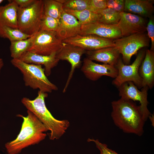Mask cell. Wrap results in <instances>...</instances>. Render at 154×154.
I'll use <instances>...</instances> for the list:
<instances>
[{"label": "cell", "instance_id": "1", "mask_svg": "<svg viewBox=\"0 0 154 154\" xmlns=\"http://www.w3.org/2000/svg\"><path fill=\"white\" fill-rule=\"evenodd\" d=\"M111 116L114 124L124 132L141 136L145 123L140 106L135 102L121 98L111 102Z\"/></svg>", "mask_w": 154, "mask_h": 154}, {"label": "cell", "instance_id": "24", "mask_svg": "<svg viewBox=\"0 0 154 154\" xmlns=\"http://www.w3.org/2000/svg\"><path fill=\"white\" fill-rule=\"evenodd\" d=\"M32 36L25 34L17 29L0 26V37L8 39L10 42L27 39Z\"/></svg>", "mask_w": 154, "mask_h": 154}, {"label": "cell", "instance_id": "33", "mask_svg": "<svg viewBox=\"0 0 154 154\" xmlns=\"http://www.w3.org/2000/svg\"><path fill=\"white\" fill-rule=\"evenodd\" d=\"M151 121V125H152L154 126V114H151L149 117H148Z\"/></svg>", "mask_w": 154, "mask_h": 154}, {"label": "cell", "instance_id": "20", "mask_svg": "<svg viewBox=\"0 0 154 154\" xmlns=\"http://www.w3.org/2000/svg\"><path fill=\"white\" fill-rule=\"evenodd\" d=\"M9 3L0 6V26H6L18 29L17 5L13 0Z\"/></svg>", "mask_w": 154, "mask_h": 154}, {"label": "cell", "instance_id": "25", "mask_svg": "<svg viewBox=\"0 0 154 154\" xmlns=\"http://www.w3.org/2000/svg\"><path fill=\"white\" fill-rule=\"evenodd\" d=\"M120 13L107 7L98 13L97 21L110 25H117L120 19Z\"/></svg>", "mask_w": 154, "mask_h": 154}, {"label": "cell", "instance_id": "11", "mask_svg": "<svg viewBox=\"0 0 154 154\" xmlns=\"http://www.w3.org/2000/svg\"><path fill=\"white\" fill-rule=\"evenodd\" d=\"M120 19L117 25L122 37L145 33L147 22L144 18L138 15L123 12L120 13Z\"/></svg>", "mask_w": 154, "mask_h": 154}, {"label": "cell", "instance_id": "17", "mask_svg": "<svg viewBox=\"0 0 154 154\" xmlns=\"http://www.w3.org/2000/svg\"><path fill=\"white\" fill-rule=\"evenodd\" d=\"M139 72L142 79L143 87L152 88L154 84V51L150 49L146 50Z\"/></svg>", "mask_w": 154, "mask_h": 154}, {"label": "cell", "instance_id": "27", "mask_svg": "<svg viewBox=\"0 0 154 154\" xmlns=\"http://www.w3.org/2000/svg\"><path fill=\"white\" fill-rule=\"evenodd\" d=\"M59 25L58 21L43 15L41 21L39 30L56 32L58 29Z\"/></svg>", "mask_w": 154, "mask_h": 154}, {"label": "cell", "instance_id": "3", "mask_svg": "<svg viewBox=\"0 0 154 154\" xmlns=\"http://www.w3.org/2000/svg\"><path fill=\"white\" fill-rule=\"evenodd\" d=\"M47 93L39 90L38 95L33 100L23 97L21 102L27 109L34 114L50 131L48 133L51 140L59 139L66 132L70 126V122L67 120H58L54 118L47 108L45 102L48 97Z\"/></svg>", "mask_w": 154, "mask_h": 154}, {"label": "cell", "instance_id": "6", "mask_svg": "<svg viewBox=\"0 0 154 154\" xmlns=\"http://www.w3.org/2000/svg\"><path fill=\"white\" fill-rule=\"evenodd\" d=\"M144 50L138 52L133 62L130 65H125L120 58L115 67L118 70V74L112 81V84L117 88L123 83L127 82H133L138 88L143 87L142 79L139 75L140 66L145 54Z\"/></svg>", "mask_w": 154, "mask_h": 154}, {"label": "cell", "instance_id": "13", "mask_svg": "<svg viewBox=\"0 0 154 154\" xmlns=\"http://www.w3.org/2000/svg\"><path fill=\"white\" fill-rule=\"evenodd\" d=\"M81 70L86 78L94 81L98 80L103 76L115 78L118 72L114 66L96 63L87 58L84 59Z\"/></svg>", "mask_w": 154, "mask_h": 154}, {"label": "cell", "instance_id": "34", "mask_svg": "<svg viewBox=\"0 0 154 154\" xmlns=\"http://www.w3.org/2000/svg\"><path fill=\"white\" fill-rule=\"evenodd\" d=\"M4 66V62L2 58L0 57V74H1V70Z\"/></svg>", "mask_w": 154, "mask_h": 154}, {"label": "cell", "instance_id": "2", "mask_svg": "<svg viewBox=\"0 0 154 154\" xmlns=\"http://www.w3.org/2000/svg\"><path fill=\"white\" fill-rule=\"evenodd\" d=\"M27 113L26 116L17 115L22 118L23 121L16 138L5 144L8 154H18L23 149L38 144L46 136L44 132L48 130L44 125L32 112L27 110Z\"/></svg>", "mask_w": 154, "mask_h": 154}, {"label": "cell", "instance_id": "5", "mask_svg": "<svg viewBox=\"0 0 154 154\" xmlns=\"http://www.w3.org/2000/svg\"><path fill=\"white\" fill-rule=\"evenodd\" d=\"M43 1L35 0L29 6L19 7L17 19L18 29L25 34L32 36L40 30L41 21L44 15Z\"/></svg>", "mask_w": 154, "mask_h": 154}, {"label": "cell", "instance_id": "8", "mask_svg": "<svg viewBox=\"0 0 154 154\" xmlns=\"http://www.w3.org/2000/svg\"><path fill=\"white\" fill-rule=\"evenodd\" d=\"M64 43L57 36L56 32L39 30L35 34L27 51L43 55L57 53Z\"/></svg>", "mask_w": 154, "mask_h": 154}, {"label": "cell", "instance_id": "4", "mask_svg": "<svg viewBox=\"0 0 154 154\" xmlns=\"http://www.w3.org/2000/svg\"><path fill=\"white\" fill-rule=\"evenodd\" d=\"M11 62L23 74L26 86L47 93L58 90L57 86L47 78L41 65L28 64L19 59H12Z\"/></svg>", "mask_w": 154, "mask_h": 154}, {"label": "cell", "instance_id": "31", "mask_svg": "<svg viewBox=\"0 0 154 154\" xmlns=\"http://www.w3.org/2000/svg\"><path fill=\"white\" fill-rule=\"evenodd\" d=\"M146 26L147 35L151 41L150 50L154 51V19L153 16L150 17Z\"/></svg>", "mask_w": 154, "mask_h": 154}, {"label": "cell", "instance_id": "7", "mask_svg": "<svg viewBox=\"0 0 154 154\" xmlns=\"http://www.w3.org/2000/svg\"><path fill=\"white\" fill-rule=\"evenodd\" d=\"M150 39L145 33H137L114 40L115 46L122 56L124 64L129 65L131 57L143 48L148 46Z\"/></svg>", "mask_w": 154, "mask_h": 154}, {"label": "cell", "instance_id": "15", "mask_svg": "<svg viewBox=\"0 0 154 154\" xmlns=\"http://www.w3.org/2000/svg\"><path fill=\"white\" fill-rule=\"evenodd\" d=\"M81 26L76 18L64 11L59 20L57 36L62 41L75 36L79 34Z\"/></svg>", "mask_w": 154, "mask_h": 154}, {"label": "cell", "instance_id": "26", "mask_svg": "<svg viewBox=\"0 0 154 154\" xmlns=\"http://www.w3.org/2000/svg\"><path fill=\"white\" fill-rule=\"evenodd\" d=\"M63 4V9L75 11L89 10L90 0H58Z\"/></svg>", "mask_w": 154, "mask_h": 154}, {"label": "cell", "instance_id": "14", "mask_svg": "<svg viewBox=\"0 0 154 154\" xmlns=\"http://www.w3.org/2000/svg\"><path fill=\"white\" fill-rule=\"evenodd\" d=\"M78 35H93L113 40L122 37L117 25L107 24L98 21L82 25Z\"/></svg>", "mask_w": 154, "mask_h": 154}, {"label": "cell", "instance_id": "29", "mask_svg": "<svg viewBox=\"0 0 154 154\" xmlns=\"http://www.w3.org/2000/svg\"><path fill=\"white\" fill-rule=\"evenodd\" d=\"M107 7L106 0H90L89 10L97 14Z\"/></svg>", "mask_w": 154, "mask_h": 154}, {"label": "cell", "instance_id": "9", "mask_svg": "<svg viewBox=\"0 0 154 154\" xmlns=\"http://www.w3.org/2000/svg\"><path fill=\"white\" fill-rule=\"evenodd\" d=\"M118 88L119 95L121 98L140 102L141 111L144 120L146 121L151 114L147 108L149 103L147 100L148 88L143 87L140 91L133 82H127L123 83Z\"/></svg>", "mask_w": 154, "mask_h": 154}, {"label": "cell", "instance_id": "35", "mask_svg": "<svg viewBox=\"0 0 154 154\" xmlns=\"http://www.w3.org/2000/svg\"><path fill=\"white\" fill-rule=\"evenodd\" d=\"M4 0H0V4Z\"/></svg>", "mask_w": 154, "mask_h": 154}, {"label": "cell", "instance_id": "28", "mask_svg": "<svg viewBox=\"0 0 154 154\" xmlns=\"http://www.w3.org/2000/svg\"><path fill=\"white\" fill-rule=\"evenodd\" d=\"M125 0H106L107 7L120 13L124 11Z\"/></svg>", "mask_w": 154, "mask_h": 154}, {"label": "cell", "instance_id": "19", "mask_svg": "<svg viewBox=\"0 0 154 154\" xmlns=\"http://www.w3.org/2000/svg\"><path fill=\"white\" fill-rule=\"evenodd\" d=\"M154 3L153 0H125L124 11L149 18L153 16Z\"/></svg>", "mask_w": 154, "mask_h": 154}, {"label": "cell", "instance_id": "10", "mask_svg": "<svg viewBox=\"0 0 154 154\" xmlns=\"http://www.w3.org/2000/svg\"><path fill=\"white\" fill-rule=\"evenodd\" d=\"M62 41L64 43L80 47L87 51L115 46L114 40L93 35H82L78 34Z\"/></svg>", "mask_w": 154, "mask_h": 154}, {"label": "cell", "instance_id": "32", "mask_svg": "<svg viewBox=\"0 0 154 154\" xmlns=\"http://www.w3.org/2000/svg\"><path fill=\"white\" fill-rule=\"evenodd\" d=\"M20 8L27 7L32 4L35 0H13Z\"/></svg>", "mask_w": 154, "mask_h": 154}, {"label": "cell", "instance_id": "23", "mask_svg": "<svg viewBox=\"0 0 154 154\" xmlns=\"http://www.w3.org/2000/svg\"><path fill=\"white\" fill-rule=\"evenodd\" d=\"M66 13L70 14L76 18L82 25L97 21V14L88 9L81 11H75L68 9H64Z\"/></svg>", "mask_w": 154, "mask_h": 154}, {"label": "cell", "instance_id": "21", "mask_svg": "<svg viewBox=\"0 0 154 154\" xmlns=\"http://www.w3.org/2000/svg\"><path fill=\"white\" fill-rule=\"evenodd\" d=\"M35 34L27 39L11 42L10 50L12 59H19L28 51L31 46Z\"/></svg>", "mask_w": 154, "mask_h": 154}, {"label": "cell", "instance_id": "16", "mask_svg": "<svg viewBox=\"0 0 154 154\" xmlns=\"http://www.w3.org/2000/svg\"><path fill=\"white\" fill-rule=\"evenodd\" d=\"M56 54L54 53L46 56L27 51L19 59L28 64L43 65L45 74L48 76L51 74L52 69L57 65L60 60L57 58Z\"/></svg>", "mask_w": 154, "mask_h": 154}, {"label": "cell", "instance_id": "22", "mask_svg": "<svg viewBox=\"0 0 154 154\" xmlns=\"http://www.w3.org/2000/svg\"><path fill=\"white\" fill-rule=\"evenodd\" d=\"M43 1L44 15L52 17L59 21L64 12L63 4L58 0H44Z\"/></svg>", "mask_w": 154, "mask_h": 154}, {"label": "cell", "instance_id": "30", "mask_svg": "<svg viewBox=\"0 0 154 154\" xmlns=\"http://www.w3.org/2000/svg\"><path fill=\"white\" fill-rule=\"evenodd\" d=\"M88 141H93L95 143L97 148L100 152V154H119L109 148L107 145L101 143L98 139L89 138Z\"/></svg>", "mask_w": 154, "mask_h": 154}, {"label": "cell", "instance_id": "18", "mask_svg": "<svg viewBox=\"0 0 154 154\" xmlns=\"http://www.w3.org/2000/svg\"><path fill=\"white\" fill-rule=\"evenodd\" d=\"M87 58L115 66L120 58V53L114 46L102 48L94 51H87Z\"/></svg>", "mask_w": 154, "mask_h": 154}, {"label": "cell", "instance_id": "12", "mask_svg": "<svg viewBox=\"0 0 154 154\" xmlns=\"http://www.w3.org/2000/svg\"><path fill=\"white\" fill-rule=\"evenodd\" d=\"M86 52L85 50L80 47L64 43L62 48L57 54L56 56L59 60H66L71 66L68 78L63 90V93L66 91L76 69L81 66V57Z\"/></svg>", "mask_w": 154, "mask_h": 154}]
</instances>
